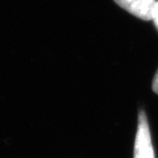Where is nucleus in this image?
Instances as JSON below:
<instances>
[{
    "mask_svg": "<svg viewBox=\"0 0 158 158\" xmlns=\"http://www.w3.org/2000/svg\"><path fill=\"white\" fill-rule=\"evenodd\" d=\"M134 158H156L146 113L141 111L138 116Z\"/></svg>",
    "mask_w": 158,
    "mask_h": 158,
    "instance_id": "f257e3e1",
    "label": "nucleus"
},
{
    "mask_svg": "<svg viewBox=\"0 0 158 158\" xmlns=\"http://www.w3.org/2000/svg\"><path fill=\"white\" fill-rule=\"evenodd\" d=\"M115 3L130 12L134 16L144 19L152 20L153 10L156 0H114Z\"/></svg>",
    "mask_w": 158,
    "mask_h": 158,
    "instance_id": "f03ea898",
    "label": "nucleus"
},
{
    "mask_svg": "<svg viewBox=\"0 0 158 158\" xmlns=\"http://www.w3.org/2000/svg\"><path fill=\"white\" fill-rule=\"evenodd\" d=\"M154 22L156 24V27L158 29V1L156 3L155 7H154V10H153V19Z\"/></svg>",
    "mask_w": 158,
    "mask_h": 158,
    "instance_id": "7ed1b4c3",
    "label": "nucleus"
},
{
    "mask_svg": "<svg viewBox=\"0 0 158 158\" xmlns=\"http://www.w3.org/2000/svg\"><path fill=\"white\" fill-rule=\"evenodd\" d=\"M153 90L157 93L158 94V69L156 71V73L155 75V77H154V80H153V85H152Z\"/></svg>",
    "mask_w": 158,
    "mask_h": 158,
    "instance_id": "20e7f679",
    "label": "nucleus"
}]
</instances>
